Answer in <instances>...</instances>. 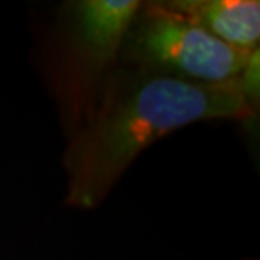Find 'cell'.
<instances>
[{
    "label": "cell",
    "mask_w": 260,
    "mask_h": 260,
    "mask_svg": "<svg viewBox=\"0 0 260 260\" xmlns=\"http://www.w3.org/2000/svg\"><path fill=\"white\" fill-rule=\"evenodd\" d=\"M142 5L139 0H83L73 4L70 43L76 63L95 75L115 61Z\"/></svg>",
    "instance_id": "cell-3"
},
{
    "label": "cell",
    "mask_w": 260,
    "mask_h": 260,
    "mask_svg": "<svg viewBox=\"0 0 260 260\" xmlns=\"http://www.w3.org/2000/svg\"><path fill=\"white\" fill-rule=\"evenodd\" d=\"M257 108L235 80L196 83L137 68L113 81L66 155L68 205L93 210L159 139L203 120H248Z\"/></svg>",
    "instance_id": "cell-1"
},
{
    "label": "cell",
    "mask_w": 260,
    "mask_h": 260,
    "mask_svg": "<svg viewBox=\"0 0 260 260\" xmlns=\"http://www.w3.org/2000/svg\"><path fill=\"white\" fill-rule=\"evenodd\" d=\"M125 46L139 68L210 85L235 80L252 53L221 43L164 2L142 5Z\"/></svg>",
    "instance_id": "cell-2"
},
{
    "label": "cell",
    "mask_w": 260,
    "mask_h": 260,
    "mask_svg": "<svg viewBox=\"0 0 260 260\" xmlns=\"http://www.w3.org/2000/svg\"><path fill=\"white\" fill-rule=\"evenodd\" d=\"M164 5L232 48L258 49V0H174Z\"/></svg>",
    "instance_id": "cell-4"
}]
</instances>
